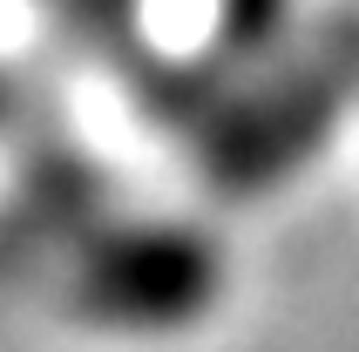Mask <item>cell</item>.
Returning a JSON list of instances; mask_svg holds the SVG:
<instances>
[{"mask_svg": "<svg viewBox=\"0 0 359 352\" xmlns=\"http://www.w3.org/2000/svg\"><path fill=\"white\" fill-rule=\"evenodd\" d=\"M339 95H346V75L292 68L264 95L231 109L210 129V170H217V183L224 190H264V183H278L305 149H319V136L332 129Z\"/></svg>", "mask_w": 359, "mask_h": 352, "instance_id": "7a4b0ae2", "label": "cell"}, {"mask_svg": "<svg viewBox=\"0 0 359 352\" xmlns=\"http://www.w3.org/2000/svg\"><path fill=\"white\" fill-rule=\"evenodd\" d=\"M224 298V251L190 224H116L81 251L75 305L109 332H183Z\"/></svg>", "mask_w": 359, "mask_h": 352, "instance_id": "6da1fadb", "label": "cell"}, {"mask_svg": "<svg viewBox=\"0 0 359 352\" xmlns=\"http://www.w3.org/2000/svg\"><path fill=\"white\" fill-rule=\"evenodd\" d=\"M217 14H224V34L231 41H271V27H278L285 14V0H217Z\"/></svg>", "mask_w": 359, "mask_h": 352, "instance_id": "3957f363", "label": "cell"}]
</instances>
